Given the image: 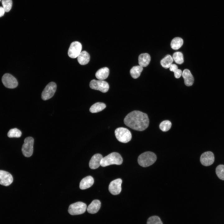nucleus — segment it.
<instances>
[{
    "instance_id": "obj_6",
    "label": "nucleus",
    "mask_w": 224,
    "mask_h": 224,
    "mask_svg": "<svg viewBox=\"0 0 224 224\" xmlns=\"http://www.w3.org/2000/svg\"><path fill=\"white\" fill-rule=\"evenodd\" d=\"M34 138L31 137L26 138L24 140L21 151L25 157H29L32 154L33 151Z\"/></svg>"
},
{
    "instance_id": "obj_23",
    "label": "nucleus",
    "mask_w": 224,
    "mask_h": 224,
    "mask_svg": "<svg viewBox=\"0 0 224 224\" xmlns=\"http://www.w3.org/2000/svg\"><path fill=\"white\" fill-rule=\"evenodd\" d=\"M173 61V58L171 56L168 54L161 60L160 63L163 68H167L170 67Z\"/></svg>"
},
{
    "instance_id": "obj_4",
    "label": "nucleus",
    "mask_w": 224,
    "mask_h": 224,
    "mask_svg": "<svg viewBox=\"0 0 224 224\" xmlns=\"http://www.w3.org/2000/svg\"><path fill=\"white\" fill-rule=\"evenodd\" d=\"M114 133L117 139L121 142L127 143L131 139V133L127 128L123 127L117 128L115 130Z\"/></svg>"
},
{
    "instance_id": "obj_7",
    "label": "nucleus",
    "mask_w": 224,
    "mask_h": 224,
    "mask_svg": "<svg viewBox=\"0 0 224 224\" xmlns=\"http://www.w3.org/2000/svg\"><path fill=\"white\" fill-rule=\"evenodd\" d=\"M89 86L91 89L99 90L103 93L107 92L109 88L108 83L102 80H92L90 83Z\"/></svg>"
},
{
    "instance_id": "obj_9",
    "label": "nucleus",
    "mask_w": 224,
    "mask_h": 224,
    "mask_svg": "<svg viewBox=\"0 0 224 224\" xmlns=\"http://www.w3.org/2000/svg\"><path fill=\"white\" fill-rule=\"evenodd\" d=\"M2 80L4 86L8 88H16L18 85L16 79L9 73L4 74L2 77Z\"/></svg>"
},
{
    "instance_id": "obj_1",
    "label": "nucleus",
    "mask_w": 224,
    "mask_h": 224,
    "mask_svg": "<svg viewBox=\"0 0 224 224\" xmlns=\"http://www.w3.org/2000/svg\"><path fill=\"white\" fill-rule=\"evenodd\" d=\"M124 122L127 126L133 130L142 131L147 128L149 121L146 114L139 111L134 110L125 116Z\"/></svg>"
},
{
    "instance_id": "obj_11",
    "label": "nucleus",
    "mask_w": 224,
    "mask_h": 224,
    "mask_svg": "<svg viewBox=\"0 0 224 224\" xmlns=\"http://www.w3.org/2000/svg\"><path fill=\"white\" fill-rule=\"evenodd\" d=\"M201 164L205 166H208L212 164L214 161L213 153L211 152L208 151L203 153L200 157Z\"/></svg>"
},
{
    "instance_id": "obj_5",
    "label": "nucleus",
    "mask_w": 224,
    "mask_h": 224,
    "mask_svg": "<svg viewBox=\"0 0 224 224\" xmlns=\"http://www.w3.org/2000/svg\"><path fill=\"white\" fill-rule=\"evenodd\" d=\"M87 209L86 204L81 202L71 204L69 207L68 212L72 215L81 214L84 213Z\"/></svg>"
},
{
    "instance_id": "obj_33",
    "label": "nucleus",
    "mask_w": 224,
    "mask_h": 224,
    "mask_svg": "<svg viewBox=\"0 0 224 224\" xmlns=\"http://www.w3.org/2000/svg\"></svg>"
},
{
    "instance_id": "obj_17",
    "label": "nucleus",
    "mask_w": 224,
    "mask_h": 224,
    "mask_svg": "<svg viewBox=\"0 0 224 224\" xmlns=\"http://www.w3.org/2000/svg\"><path fill=\"white\" fill-rule=\"evenodd\" d=\"M101 206L100 201L97 199L93 200L89 205L87 208L88 212L91 214H95L99 210Z\"/></svg>"
},
{
    "instance_id": "obj_31",
    "label": "nucleus",
    "mask_w": 224,
    "mask_h": 224,
    "mask_svg": "<svg viewBox=\"0 0 224 224\" xmlns=\"http://www.w3.org/2000/svg\"><path fill=\"white\" fill-rule=\"evenodd\" d=\"M2 4L5 11L8 12L12 8V0H2Z\"/></svg>"
},
{
    "instance_id": "obj_19",
    "label": "nucleus",
    "mask_w": 224,
    "mask_h": 224,
    "mask_svg": "<svg viewBox=\"0 0 224 224\" xmlns=\"http://www.w3.org/2000/svg\"><path fill=\"white\" fill-rule=\"evenodd\" d=\"M77 61L80 64L85 65L87 64L90 60L89 54L86 51L81 52L77 57Z\"/></svg>"
},
{
    "instance_id": "obj_32",
    "label": "nucleus",
    "mask_w": 224,
    "mask_h": 224,
    "mask_svg": "<svg viewBox=\"0 0 224 224\" xmlns=\"http://www.w3.org/2000/svg\"><path fill=\"white\" fill-rule=\"evenodd\" d=\"M5 11L4 9L2 7H0V17L3 16Z\"/></svg>"
},
{
    "instance_id": "obj_2",
    "label": "nucleus",
    "mask_w": 224,
    "mask_h": 224,
    "mask_svg": "<svg viewBox=\"0 0 224 224\" xmlns=\"http://www.w3.org/2000/svg\"><path fill=\"white\" fill-rule=\"evenodd\" d=\"M156 160V156L153 152H146L140 154L138 158V164L143 167H147L152 165Z\"/></svg>"
},
{
    "instance_id": "obj_14",
    "label": "nucleus",
    "mask_w": 224,
    "mask_h": 224,
    "mask_svg": "<svg viewBox=\"0 0 224 224\" xmlns=\"http://www.w3.org/2000/svg\"><path fill=\"white\" fill-rule=\"evenodd\" d=\"M103 157L102 155L99 153L94 155L91 158L89 162V166L90 168L95 169L97 168L100 165V163Z\"/></svg>"
},
{
    "instance_id": "obj_3",
    "label": "nucleus",
    "mask_w": 224,
    "mask_h": 224,
    "mask_svg": "<svg viewBox=\"0 0 224 224\" xmlns=\"http://www.w3.org/2000/svg\"><path fill=\"white\" fill-rule=\"evenodd\" d=\"M123 162V159L120 155L116 152H112L103 158L100 165L105 167L111 165H120Z\"/></svg>"
},
{
    "instance_id": "obj_18",
    "label": "nucleus",
    "mask_w": 224,
    "mask_h": 224,
    "mask_svg": "<svg viewBox=\"0 0 224 224\" xmlns=\"http://www.w3.org/2000/svg\"><path fill=\"white\" fill-rule=\"evenodd\" d=\"M138 63L142 67H146L148 65L151 60V57L147 53H142L138 57Z\"/></svg>"
},
{
    "instance_id": "obj_10",
    "label": "nucleus",
    "mask_w": 224,
    "mask_h": 224,
    "mask_svg": "<svg viewBox=\"0 0 224 224\" xmlns=\"http://www.w3.org/2000/svg\"><path fill=\"white\" fill-rule=\"evenodd\" d=\"M82 49L81 44L78 41H74L71 43L68 51V56L71 58H75L78 57Z\"/></svg>"
},
{
    "instance_id": "obj_16",
    "label": "nucleus",
    "mask_w": 224,
    "mask_h": 224,
    "mask_svg": "<svg viewBox=\"0 0 224 224\" xmlns=\"http://www.w3.org/2000/svg\"><path fill=\"white\" fill-rule=\"evenodd\" d=\"M94 182V179L91 176H87L81 180L79 185L80 188L81 189H88L92 186Z\"/></svg>"
},
{
    "instance_id": "obj_20",
    "label": "nucleus",
    "mask_w": 224,
    "mask_h": 224,
    "mask_svg": "<svg viewBox=\"0 0 224 224\" xmlns=\"http://www.w3.org/2000/svg\"><path fill=\"white\" fill-rule=\"evenodd\" d=\"M109 74V69L105 67L99 69L96 72L95 76L98 79L103 80L107 78Z\"/></svg>"
},
{
    "instance_id": "obj_12",
    "label": "nucleus",
    "mask_w": 224,
    "mask_h": 224,
    "mask_svg": "<svg viewBox=\"0 0 224 224\" xmlns=\"http://www.w3.org/2000/svg\"><path fill=\"white\" fill-rule=\"evenodd\" d=\"M122 180L121 179H117L110 182L109 186V190L112 194L116 195L119 194L121 190V184Z\"/></svg>"
},
{
    "instance_id": "obj_24",
    "label": "nucleus",
    "mask_w": 224,
    "mask_h": 224,
    "mask_svg": "<svg viewBox=\"0 0 224 224\" xmlns=\"http://www.w3.org/2000/svg\"><path fill=\"white\" fill-rule=\"evenodd\" d=\"M143 69L142 67L140 65L133 67L130 71L131 76L134 79L138 78L140 76Z\"/></svg>"
},
{
    "instance_id": "obj_26",
    "label": "nucleus",
    "mask_w": 224,
    "mask_h": 224,
    "mask_svg": "<svg viewBox=\"0 0 224 224\" xmlns=\"http://www.w3.org/2000/svg\"><path fill=\"white\" fill-rule=\"evenodd\" d=\"M22 133L20 130L15 128L10 129L7 133V135L9 138H19Z\"/></svg>"
},
{
    "instance_id": "obj_28",
    "label": "nucleus",
    "mask_w": 224,
    "mask_h": 224,
    "mask_svg": "<svg viewBox=\"0 0 224 224\" xmlns=\"http://www.w3.org/2000/svg\"><path fill=\"white\" fill-rule=\"evenodd\" d=\"M171 126V122L168 120L162 121L159 125L160 128L163 132L168 131Z\"/></svg>"
},
{
    "instance_id": "obj_27",
    "label": "nucleus",
    "mask_w": 224,
    "mask_h": 224,
    "mask_svg": "<svg viewBox=\"0 0 224 224\" xmlns=\"http://www.w3.org/2000/svg\"><path fill=\"white\" fill-rule=\"evenodd\" d=\"M170 70L174 72L175 77L176 78H179L182 75V71L180 69H178V66L175 64H172L170 65Z\"/></svg>"
},
{
    "instance_id": "obj_21",
    "label": "nucleus",
    "mask_w": 224,
    "mask_h": 224,
    "mask_svg": "<svg viewBox=\"0 0 224 224\" xmlns=\"http://www.w3.org/2000/svg\"><path fill=\"white\" fill-rule=\"evenodd\" d=\"M106 107L105 104L102 102H98L93 105L90 108V111L92 113H95L101 111Z\"/></svg>"
},
{
    "instance_id": "obj_13",
    "label": "nucleus",
    "mask_w": 224,
    "mask_h": 224,
    "mask_svg": "<svg viewBox=\"0 0 224 224\" xmlns=\"http://www.w3.org/2000/svg\"><path fill=\"white\" fill-rule=\"evenodd\" d=\"M12 175L8 172L0 170V184L5 186L10 185L13 182Z\"/></svg>"
},
{
    "instance_id": "obj_8",
    "label": "nucleus",
    "mask_w": 224,
    "mask_h": 224,
    "mask_svg": "<svg viewBox=\"0 0 224 224\" xmlns=\"http://www.w3.org/2000/svg\"><path fill=\"white\" fill-rule=\"evenodd\" d=\"M57 88L55 83L51 82L45 86L41 94V98L43 100H48L54 95Z\"/></svg>"
},
{
    "instance_id": "obj_15",
    "label": "nucleus",
    "mask_w": 224,
    "mask_h": 224,
    "mask_svg": "<svg viewBox=\"0 0 224 224\" xmlns=\"http://www.w3.org/2000/svg\"><path fill=\"white\" fill-rule=\"evenodd\" d=\"M182 76L184 80L186 86H189L192 85L194 79L190 71L188 69H185L182 72Z\"/></svg>"
},
{
    "instance_id": "obj_30",
    "label": "nucleus",
    "mask_w": 224,
    "mask_h": 224,
    "mask_svg": "<svg viewBox=\"0 0 224 224\" xmlns=\"http://www.w3.org/2000/svg\"><path fill=\"white\" fill-rule=\"evenodd\" d=\"M147 224H163V223L159 217L154 216L148 218Z\"/></svg>"
},
{
    "instance_id": "obj_22",
    "label": "nucleus",
    "mask_w": 224,
    "mask_h": 224,
    "mask_svg": "<svg viewBox=\"0 0 224 224\" xmlns=\"http://www.w3.org/2000/svg\"><path fill=\"white\" fill-rule=\"evenodd\" d=\"M183 44V40L180 37L174 38L172 40L170 46L171 48L174 50H177L180 48Z\"/></svg>"
},
{
    "instance_id": "obj_29",
    "label": "nucleus",
    "mask_w": 224,
    "mask_h": 224,
    "mask_svg": "<svg viewBox=\"0 0 224 224\" xmlns=\"http://www.w3.org/2000/svg\"><path fill=\"white\" fill-rule=\"evenodd\" d=\"M216 173L217 177L220 179L224 180V165H220L216 169Z\"/></svg>"
},
{
    "instance_id": "obj_25",
    "label": "nucleus",
    "mask_w": 224,
    "mask_h": 224,
    "mask_svg": "<svg viewBox=\"0 0 224 224\" xmlns=\"http://www.w3.org/2000/svg\"><path fill=\"white\" fill-rule=\"evenodd\" d=\"M173 58L175 62L178 64H182L184 61L183 55L180 52L174 53L173 55Z\"/></svg>"
}]
</instances>
